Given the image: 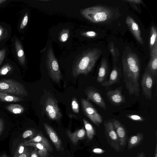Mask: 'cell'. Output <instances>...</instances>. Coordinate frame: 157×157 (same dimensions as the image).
<instances>
[{"instance_id":"obj_40","label":"cell","mask_w":157,"mask_h":157,"mask_svg":"<svg viewBox=\"0 0 157 157\" xmlns=\"http://www.w3.org/2000/svg\"><path fill=\"white\" fill-rule=\"evenodd\" d=\"M93 153L96 154H101L105 152L104 150L100 148H95L92 150Z\"/></svg>"},{"instance_id":"obj_26","label":"cell","mask_w":157,"mask_h":157,"mask_svg":"<svg viewBox=\"0 0 157 157\" xmlns=\"http://www.w3.org/2000/svg\"><path fill=\"white\" fill-rule=\"evenodd\" d=\"M86 132L88 138L91 140L95 135V131L93 126L85 119H83Z\"/></svg>"},{"instance_id":"obj_32","label":"cell","mask_w":157,"mask_h":157,"mask_svg":"<svg viewBox=\"0 0 157 157\" xmlns=\"http://www.w3.org/2000/svg\"><path fill=\"white\" fill-rule=\"evenodd\" d=\"M127 117L130 119L136 121L142 122L144 121V119L140 116L136 114H129Z\"/></svg>"},{"instance_id":"obj_1","label":"cell","mask_w":157,"mask_h":157,"mask_svg":"<svg viewBox=\"0 0 157 157\" xmlns=\"http://www.w3.org/2000/svg\"><path fill=\"white\" fill-rule=\"evenodd\" d=\"M122 72L125 87L130 95H139L141 64L136 54L129 51L122 57Z\"/></svg>"},{"instance_id":"obj_5","label":"cell","mask_w":157,"mask_h":157,"mask_svg":"<svg viewBox=\"0 0 157 157\" xmlns=\"http://www.w3.org/2000/svg\"><path fill=\"white\" fill-rule=\"evenodd\" d=\"M46 64L51 78L56 83H59L62 78L61 74L58 61L51 47L49 48L47 53Z\"/></svg>"},{"instance_id":"obj_41","label":"cell","mask_w":157,"mask_h":157,"mask_svg":"<svg viewBox=\"0 0 157 157\" xmlns=\"http://www.w3.org/2000/svg\"><path fill=\"white\" fill-rule=\"evenodd\" d=\"M128 2H131L136 4H140L143 3V2L141 0H126L125 1Z\"/></svg>"},{"instance_id":"obj_24","label":"cell","mask_w":157,"mask_h":157,"mask_svg":"<svg viewBox=\"0 0 157 157\" xmlns=\"http://www.w3.org/2000/svg\"><path fill=\"white\" fill-rule=\"evenodd\" d=\"M149 44L150 51L157 45V30L154 25L152 26L151 28Z\"/></svg>"},{"instance_id":"obj_13","label":"cell","mask_w":157,"mask_h":157,"mask_svg":"<svg viewBox=\"0 0 157 157\" xmlns=\"http://www.w3.org/2000/svg\"><path fill=\"white\" fill-rule=\"evenodd\" d=\"M125 22L137 41L141 44H144V42L141 36L140 30L138 24L132 17L129 15L126 17Z\"/></svg>"},{"instance_id":"obj_17","label":"cell","mask_w":157,"mask_h":157,"mask_svg":"<svg viewBox=\"0 0 157 157\" xmlns=\"http://www.w3.org/2000/svg\"><path fill=\"white\" fill-rule=\"evenodd\" d=\"M109 72V67L107 61L105 58L102 59L98 69L97 81L102 83L107 80L106 78Z\"/></svg>"},{"instance_id":"obj_28","label":"cell","mask_w":157,"mask_h":157,"mask_svg":"<svg viewBox=\"0 0 157 157\" xmlns=\"http://www.w3.org/2000/svg\"><path fill=\"white\" fill-rule=\"evenodd\" d=\"M69 36V30L68 28L64 29L60 33L59 39L62 42H64L68 39Z\"/></svg>"},{"instance_id":"obj_47","label":"cell","mask_w":157,"mask_h":157,"mask_svg":"<svg viewBox=\"0 0 157 157\" xmlns=\"http://www.w3.org/2000/svg\"><path fill=\"white\" fill-rule=\"evenodd\" d=\"M41 1H49V0H41Z\"/></svg>"},{"instance_id":"obj_29","label":"cell","mask_w":157,"mask_h":157,"mask_svg":"<svg viewBox=\"0 0 157 157\" xmlns=\"http://www.w3.org/2000/svg\"><path fill=\"white\" fill-rule=\"evenodd\" d=\"M13 67L9 63L4 64L0 69V76L5 75L13 71Z\"/></svg>"},{"instance_id":"obj_23","label":"cell","mask_w":157,"mask_h":157,"mask_svg":"<svg viewBox=\"0 0 157 157\" xmlns=\"http://www.w3.org/2000/svg\"><path fill=\"white\" fill-rule=\"evenodd\" d=\"M0 100L4 102H14L24 101V99L12 94L0 92Z\"/></svg>"},{"instance_id":"obj_49","label":"cell","mask_w":157,"mask_h":157,"mask_svg":"<svg viewBox=\"0 0 157 157\" xmlns=\"http://www.w3.org/2000/svg\"><path fill=\"white\" fill-rule=\"evenodd\" d=\"M110 157H112V156H110Z\"/></svg>"},{"instance_id":"obj_31","label":"cell","mask_w":157,"mask_h":157,"mask_svg":"<svg viewBox=\"0 0 157 157\" xmlns=\"http://www.w3.org/2000/svg\"><path fill=\"white\" fill-rule=\"evenodd\" d=\"M36 135L35 132L34 131L32 130H28L25 131L23 133L22 137L23 138L29 137L32 139L35 137Z\"/></svg>"},{"instance_id":"obj_46","label":"cell","mask_w":157,"mask_h":157,"mask_svg":"<svg viewBox=\"0 0 157 157\" xmlns=\"http://www.w3.org/2000/svg\"><path fill=\"white\" fill-rule=\"evenodd\" d=\"M0 157H8L6 154H4L2 155Z\"/></svg>"},{"instance_id":"obj_11","label":"cell","mask_w":157,"mask_h":157,"mask_svg":"<svg viewBox=\"0 0 157 157\" xmlns=\"http://www.w3.org/2000/svg\"><path fill=\"white\" fill-rule=\"evenodd\" d=\"M86 94L88 99L103 109H106V105L101 94L97 89L92 87L86 90Z\"/></svg>"},{"instance_id":"obj_15","label":"cell","mask_w":157,"mask_h":157,"mask_svg":"<svg viewBox=\"0 0 157 157\" xmlns=\"http://www.w3.org/2000/svg\"><path fill=\"white\" fill-rule=\"evenodd\" d=\"M121 75V67L117 66L116 64H114L108 80L101 83V85L108 88L110 86L118 82Z\"/></svg>"},{"instance_id":"obj_4","label":"cell","mask_w":157,"mask_h":157,"mask_svg":"<svg viewBox=\"0 0 157 157\" xmlns=\"http://www.w3.org/2000/svg\"><path fill=\"white\" fill-rule=\"evenodd\" d=\"M0 92L19 96H27L28 95L24 86L19 82L12 79L0 80Z\"/></svg>"},{"instance_id":"obj_8","label":"cell","mask_w":157,"mask_h":157,"mask_svg":"<svg viewBox=\"0 0 157 157\" xmlns=\"http://www.w3.org/2000/svg\"><path fill=\"white\" fill-rule=\"evenodd\" d=\"M45 110L49 118L52 120L58 121L62 117L57 101L52 98H48L45 103Z\"/></svg>"},{"instance_id":"obj_9","label":"cell","mask_w":157,"mask_h":157,"mask_svg":"<svg viewBox=\"0 0 157 157\" xmlns=\"http://www.w3.org/2000/svg\"><path fill=\"white\" fill-rule=\"evenodd\" d=\"M155 81L151 75L147 71H144L142 75L140 84L142 93L147 99L151 100L152 96V89Z\"/></svg>"},{"instance_id":"obj_27","label":"cell","mask_w":157,"mask_h":157,"mask_svg":"<svg viewBox=\"0 0 157 157\" xmlns=\"http://www.w3.org/2000/svg\"><path fill=\"white\" fill-rule=\"evenodd\" d=\"M109 48L112 55L113 64H116L117 61L119 56V52L118 49L115 47L114 43L111 41L109 44Z\"/></svg>"},{"instance_id":"obj_18","label":"cell","mask_w":157,"mask_h":157,"mask_svg":"<svg viewBox=\"0 0 157 157\" xmlns=\"http://www.w3.org/2000/svg\"><path fill=\"white\" fill-rule=\"evenodd\" d=\"M66 134L71 142L76 145L79 140H82L84 138L86 132L84 128L82 127L73 132H72L69 130H68L66 131Z\"/></svg>"},{"instance_id":"obj_45","label":"cell","mask_w":157,"mask_h":157,"mask_svg":"<svg viewBox=\"0 0 157 157\" xmlns=\"http://www.w3.org/2000/svg\"><path fill=\"white\" fill-rule=\"evenodd\" d=\"M7 0H0V5L6 2Z\"/></svg>"},{"instance_id":"obj_22","label":"cell","mask_w":157,"mask_h":157,"mask_svg":"<svg viewBox=\"0 0 157 157\" xmlns=\"http://www.w3.org/2000/svg\"><path fill=\"white\" fill-rule=\"evenodd\" d=\"M144 138V134L140 132L132 136L128 140V149L130 150L139 145L143 140Z\"/></svg>"},{"instance_id":"obj_7","label":"cell","mask_w":157,"mask_h":157,"mask_svg":"<svg viewBox=\"0 0 157 157\" xmlns=\"http://www.w3.org/2000/svg\"><path fill=\"white\" fill-rule=\"evenodd\" d=\"M103 124L108 143L116 151H119L120 148L118 138L111 120L105 121Z\"/></svg>"},{"instance_id":"obj_19","label":"cell","mask_w":157,"mask_h":157,"mask_svg":"<svg viewBox=\"0 0 157 157\" xmlns=\"http://www.w3.org/2000/svg\"><path fill=\"white\" fill-rule=\"evenodd\" d=\"M24 145L29 143H39L44 144L49 152H52V147L47 139L42 134L38 133L33 138L25 141L23 143Z\"/></svg>"},{"instance_id":"obj_30","label":"cell","mask_w":157,"mask_h":157,"mask_svg":"<svg viewBox=\"0 0 157 157\" xmlns=\"http://www.w3.org/2000/svg\"><path fill=\"white\" fill-rule=\"evenodd\" d=\"M72 110L74 113H78L79 112V105L76 98L74 97L71 103Z\"/></svg>"},{"instance_id":"obj_38","label":"cell","mask_w":157,"mask_h":157,"mask_svg":"<svg viewBox=\"0 0 157 157\" xmlns=\"http://www.w3.org/2000/svg\"><path fill=\"white\" fill-rule=\"evenodd\" d=\"M30 153V152L29 150L27 147H25L24 152L18 157H29Z\"/></svg>"},{"instance_id":"obj_48","label":"cell","mask_w":157,"mask_h":157,"mask_svg":"<svg viewBox=\"0 0 157 157\" xmlns=\"http://www.w3.org/2000/svg\"><path fill=\"white\" fill-rule=\"evenodd\" d=\"M51 157H54L53 156H52Z\"/></svg>"},{"instance_id":"obj_3","label":"cell","mask_w":157,"mask_h":157,"mask_svg":"<svg viewBox=\"0 0 157 157\" xmlns=\"http://www.w3.org/2000/svg\"><path fill=\"white\" fill-rule=\"evenodd\" d=\"M81 14L86 19L95 23L108 22L115 16L113 9L103 6H96L81 10Z\"/></svg>"},{"instance_id":"obj_12","label":"cell","mask_w":157,"mask_h":157,"mask_svg":"<svg viewBox=\"0 0 157 157\" xmlns=\"http://www.w3.org/2000/svg\"><path fill=\"white\" fill-rule=\"evenodd\" d=\"M150 58L145 70L152 76L155 81L157 75V45L150 51Z\"/></svg>"},{"instance_id":"obj_21","label":"cell","mask_w":157,"mask_h":157,"mask_svg":"<svg viewBox=\"0 0 157 157\" xmlns=\"http://www.w3.org/2000/svg\"><path fill=\"white\" fill-rule=\"evenodd\" d=\"M15 46L18 61L21 65H23L25 63V56L22 46L18 39L15 40Z\"/></svg>"},{"instance_id":"obj_14","label":"cell","mask_w":157,"mask_h":157,"mask_svg":"<svg viewBox=\"0 0 157 157\" xmlns=\"http://www.w3.org/2000/svg\"><path fill=\"white\" fill-rule=\"evenodd\" d=\"M43 125L48 135L54 144L56 150L58 151H63V148L61 140L55 130L46 123H44Z\"/></svg>"},{"instance_id":"obj_25","label":"cell","mask_w":157,"mask_h":157,"mask_svg":"<svg viewBox=\"0 0 157 157\" xmlns=\"http://www.w3.org/2000/svg\"><path fill=\"white\" fill-rule=\"evenodd\" d=\"M6 109L10 113L15 114L22 113L25 110L24 107L19 104H11L6 106Z\"/></svg>"},{"instance_id":"obj_16","label":"cell","mask_w":157,"mask_h":157,"mask_svg":"<svg viewBox=\"0 0 157 157\" xmlns=\"http://www.w3.org/2000/svg\"><path fill=\"white\" fill-rule=\"evenodd\" d=\"M111 120L118 136L120 145L124 146L126 144V134L124 127L118 120L114 118Z\"/></svg>"},{"instance_id":"obj_44","label":"cell","mask_w":157,"mask_h":157,"mask_svg":"<svg viewBox=\"0 0 157 157\" xmlns=\"http://www.w3.org/2000/svg\"><path fill=\"white\" fill-rule=\"evenodd\" d=\"M154 157H157V143L156 144L155 151L154 154Z\"/></svg>"},{"instance_id":"obj_2","label":"cell","mask_w":157,"mask_h":157,"mask_svg":"<svg viewBox=\"0 0 157 157\" xmlns=\"http://www.w3.org/2000/svg\"><path fill=\"white\" fill-rule=\"evenodd\" d=\"M102 51L94 48L84 52L75 63L72 71V75L76 78L81 74L86 75L93 70L100 57Z\"/></svg>"},{"instance_id":"obj_36","label":"cell","mask_w":157,"mask_h":157,"mask_svg":"<svg viewBox=\"0 0 157 157\" xmlns=\"http://www.w3.org/2000/svg\"><path fill=\"white\" fill-rule=\"evenodd\" d=\"M28 21V13L26 12L24 15L21 21L20 28L21 29H24L26 26Z\"/></svg>"},{"instance_id":"obj_43","label":"cell","mask_w":157,"mask_h":157,"mask_svg":"<svg viewBox=\"0 0 157 157\" xmlns=\"http://www.w3.org/2000/svg\"><path fill=\"white\" fill-rule=\"evenodd\" d=\"M137 157H145V155L144 152L139 153L137 155Z\"/></svg>"},{"instance_id":"obj_34","label":"cell","mask_w":157,"mask_h":157,"mask_svg":"<svg viewBox=\"0 0 157 157\" xmlns=\"http://www.w3.org/2000/svg\"><path fill=\"white\" fill-rule=\"evenodd\" d=\"M25 147L23 143L21 144L15 151L13 157H18V156L22 153L25 150Z\"/></svg>"},{"instance_id":"obj_35","label":"cell","mask_w":157,"mask_h":157,"mask_svg":"<svg viewBox=\"0 0 157 157\" xmlns=\"http://www.w3.org/2000/svg\"><path fill=\"white\" fill-rule=\"evenodd\" d=\"M81 34L84 36L88 38H94L96 36L97 33L96 32L93 31H89L84 32L81 33Z\"/></svg>"},{"instance_id":"obj_6","label":"cell","mask_w":157,"mask_h":157,"mask_svg":"<svg viewBox=\"0 0 157 157\" xmlns=\"http://www.w3.org/2000/svg\"><path fill=\"white\" fill-rule=\"evenodd\" d=\"M81 101L82 109L84 114L94 124L99 127L103 121L102 116L88 100L81 98Z\"/></svg>"},{"instance_id":"obj_42","label":"cell","mask_w":157,"mask_h":157,"mask_svg":"<svg viewBox=\"0 0 157 157\" xmlns=\"http://www.w3.org/2000/svg\"><path fill=\"white\" fill-rule=\"evenodd\" d=\"M4 129V122L2 119L0 118V135L2 133Z\"/></svg>"},{"instance_id":"obj_10","label":"cell","mask_w":157,"mask_h":157,"mask_svg":"<svg viewBox=\"0 0 157 157\" xmlns=\"http://www.w3.org/2000/svg\"><path fill=\"white\" fill-rule=\"evenodd\" d=\"M106 95L111 104L113 106H120L125 101L124 97L122 93L121 86L108 90L106 93Z\"/></svg>"},{"instance_id":"obj_33","label":"cell","mask_w":157,"mask_h":157,"mask_svg":"<svg viewBox=\"0 0 157 157\" xmlns=\"http://www.w3.org/2000/svg\"><path fill=\"white\" fill-rule=\"evenodd\" d=\"M8 35V31L6 29L0 25V41L5 39Z\"/></svg>"},{"instance_id":"obj_20","label":"cell","mask_w":157,"mask_h":157,"mask_svg":"<svg viewBox=\"0 0 157 157\" xmlns=\"http://www.w3.org/2000/svg\"><path fill=\"white\" fill-rule=\"evenodd\" d=\"M25 146H31L36 148L38 150L39 157H48L49 154L45 146L39 143H29L24 145Z\"/></svg>"},{"instance_id":"obj_39","label":"cell","mask_w":157,"mask_h":157,"mask_svg":"<svg viewBox=\"0 0 157 157\" xmlns=\"http://www.w3.org/2000/svg\"><path fill=\"white\" fill-rule=\"evenodd\" d=\"M29 157H39L38 153V150L36 148H35L31 152H30Z\"/></svg>"},{"instance_id":"obj_37","label":"cell","mask_w":157,"mask_h":157,"mask_svg":"<svg viewBox=\"0 0 157 157\" xmlns=\"http://www.w3.org/2000/svg\"><path fill=\"white\" fill-rule=\"evenodd\" d=\"M6 54V49L5 48H3L0 50V65L4 59Z\"/></svg>"}]
</instances>
